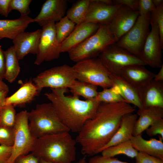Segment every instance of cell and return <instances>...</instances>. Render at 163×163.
<instances>
[{
  "mask_svg": "<svg viewBox=\"0 0 163 163\" xmlns=\"http://www.w3.org/2000/svg\"><path fill=\"white\" fill-rule=\"evenodd\" d=\"M40 92L34 83L28 81L21 84L18 89L5 100V105L21 106L30 103Z\"/></svg>",
  "mask_w": 163,
  "mask_h": 163,
  "instance_id": "obj_25",
  "label": "cell"
},
{
  "mask_svg": "<svg viewBox=\"0 0 163 163\" xmlns=\"http://www.w3.org/2000/svg\"><path fill=\"white\" fill-rule=\"evenodd\" d=\"M156 8L163 4V0H152Z\"/></svg>",
  "mask_w": 163,
  "mask_h": 163,
  "instance_id": "obj_48",
  "label": "cell"
},
{
  "mask_svg": "<svg viewBox=\"0 0 163 163\" xmlns=\"http://www.w3.org/2000/svg\"><path fill=\"white\" fill-rule=\"evenodd\" d=\"M113 87L121 96L125 101L137 107L143 108L137 88L130 84L121 76L110 74Z\"/></svg>",
  "mask_w": 163,
  "mask_h": 163,
  "instance_id": "obj_20",
  "label": "cell"
},
{
  "mask_svg": "<svg viewBox=\"0 0 163 163\" xmlns=\"http://www.w3.org/2000/svg\"><path fill=\"white\" fill-rule=\"evenodd\" d=\"M139 15L138 11L126 6H122L118 10L107 25L117 41L133 27Z\"/></svg>",
  "mask_w": 163,
  "mask_h": 163,
  "instance_id": "obj_14",
  "label": "cell"
},
{
  "mask_svg": "<svg viewBox=\"0 0 163 163\" xmlns=\"http://www.w3.org/2000/svg\"><path fill=\"white\" fill-rule=\"evenodd\" d=\"M151 13L139 15L133 27L116 42L118 46L138 57L150 31Z\"/></svg>",
  "mask_w": 163,
  "mask_h": 163,
  "instance_id": "obj_10",
  "label": "cell"
},
{
  "mask_svg": "<svg viewBox=\"0 0 163 163\" xmlns=\"http://www.w3.org/2000/svg\"><path fill=\"white\" fill-rule=\"evenodd\" d=\"M91 0H79L75 2L66 12V16L78 25L83 22Z\"/></svg>",
  "mask_w": 163,
  "mask_h": 163,
  "instance_id": "obj_28",
  "label": "cell"
},
{
  "mask_svg": "<svg viewBox=\"0 0 163 163\" xmlns=\"http://www.w3.org/2000/svg\"><path fill=\"white\" fill-rule=\"evenodd\" d=\"M41 29L30 32L24 31L12 40L17 56L19 60L27 54H36L41 36Z\"/></svg>",
  "mask_w": 163,
  "mask_h": 163,
  "instance_id": "obj_16",
  "label": "cell"
},
{
  "mask_svg": "<svg viewBox=\"0 0 163 163\" xmlns=\"http://www.w3.org/2000/svg\"><path fill=\"white\" fill-rule=\"evenodd\" d=\"M5 58V78L10 83L16 80L20 71L18 59L13 46L4 51Z\"/></svg>",
  "mask_w": 163,
  "mask_h": 163,
  "instance_id": "obj_26",
  "label": "cell"
},
{
  "mask_svg": "<svg viewBox=\"0 0 163 163\" xmlns=\"http://www.w3.org/2000/svg\"><path fill=\"white\" fill-rule=\"evenodd\" d=\"M72 67L78 80L103 89L113 86L110 74L99 58L82 60L76 62Z\"/></svg>",
  "mask_w": 163,
  "mask_h": 163,
  "instance_id": "obj_6",
  "label": "cell"
},
{
  "mask_svg": "<svg viewBox=\"0 0 163 163\" xmlns=\"http://www.w3.org/2000/svg\"><path fill=\"white\" fill-rule=\"evenodd\" d=\"M145 66L135 65L127 66L123 69L120 76L138 89L144 87L153 79L155 74Z\"/></svg>",
  "mask_w": 163,
  "mask_h": 163,
  "instance_id": "obj_18",
  "label": "cell"
},
{
  "mask_svg": "<svg viewBox=\"0 0 163 163\" xmlns=\"http://www.w3.org/2000/svg\"><path fill=\"white\" fill-rule=\"evenodd\" d=\"M55 23L51 22L42 27L41 36L36 54L35 64L39 65L44 61L58 58L61 53L60 43L56 38Z\"/></svg>",
  "mask_w": 163,
  "mask_h": 163,
  "instance_id": "obj_12",
  "label": "cell"
},
{
  "mask_svg": "<svg viewBox=\"0 0 163 163\" xmlns=\"http://www.w3.org/2000/svg\"><path fill=\"white\" fill-rule=\"evenodd\" d=\"M100 24L83 22L77 25L70 35L60 43L61 53L67 52L94 34Z\"/></svg>",
  "mask_w": 163,
  "mask_h": 163,
  "instance_id": "obj_17",
  "label": "cell"
},
{
  "mask_svg": "<svg viewBox=\"0 0 163 163\" xmlns=\"http://www.w3.org/2000/svg\"><path fill=\"white\" fill-rule=\"evenodd\" d=\"M135 158V163H163V160L141 152H138Z\"/></svg>",
  "mask_w": 163,
  "mask_h": 163,
  "instance_id": "obj_38",
  "label": "cell"
},
{
  "mask_svg": "<svg viewBox=\"0 0 163 163\" xmlns=\"http://www.w3.org/2000/svg\"><path fill=\"white\" fill-rule=\"evenodd\" d=\"M33 18L20 16L14 19H0V39L7 38L12 40L18 34L25 31Z\"/></svg>",
  "mask_w": 163,
  "mask_h": 163,
  "instance_id": "obj_22",
  "label": "cell"
},
{
  "mask_svg": "<svg viewBox=\"0 0 163 163\" xmlns=\"http://www.w3.org/2000/svg\"><path fill=\"white\" fill-rule=\"evenodd\" d=\"M28 126L34 138L69 132L62 123L50 102L39 104L35 109L28 112Z\"/></svg>",
  "mask_w": 163,
  "mask_h": 163,
  "instance_id": "obj_4",
  "label": "cell"
},
{
  "mask_svg": "<svg viewBox=\"0 0 163 163\" xmlns=\"http://www.w3.org/2000/svg\"><path fill=\"white\" fill-rule=\"evenodd\" d=\"M139 116L136 122L133 136L142 134L153 123L163 118V108L151 107L138 109Z\"/></svg>",
  "mask_w": 163,
  "mask_h": 163,
  "instance_id": "obj_23",
  "label": "cell"
},
{
  "mask_svg": "<svg viewBox=\"0 0 163 163\" xmlns=\"http://www.w3.org/2000/svg\"><path fill=\"white\" fill-rule=\"evenodd\" d=\"M11 0H0V14L5 17L10 13L9 8Z\"/></svg>",
  "mask_w": 163,
  "mask_h": 163,
  "instance_id": "obj_44",
  "label": "cell"
},
{
  "mask_svg": "<svg viewBox=\"0 0 163 163\" xmlns=\"http://www.w3.org/2000/svg\"><path fill=\"white\" fill-rule=\"evenodd\" d=\"M75 163H88V162L86 161L85 157H84L80 159Z\"/></svg>",
  "mask_w": 163,
  "mask_h": 163,
  "instance_id": "obj_49",
  "label": "cell"
},
{
  "mask_svg": "<svg viewBox=\"0 0 163 163\" xmlns=\"http://www.w3.org/2000/svg\"><path fill=\"white\" fill-rule=\"evenodd\" d=\"M12 147L0 145V163H7L12 153Z\"/></svg>",
  "mask_w": 163,
  "mask_h": 163,
  "instance_id": "obj_40",
  "label": "cell"
},
{
  "mask_svg": "<svg viewBox=\"0 0 163 163\" xmlns=\"http://www.w3.org/2000/svg\"><path fill=\"white\" fill-rule=\"evenodd\" d=\"M153 80L158 81H163V65L160 68V69L156 74H155Z\"/></svg>",
  "mask_w": 163,
  "mask_h": 163,
  "instance_id": "obj_46",
  "label": "cell"
},
{
  "mask_svg": "<svg viewBox=\"0 0 163 163\" xmlns=\"http://www.w3.org/2000/svg\"><path fill=\"white\" fill-rule=\"evenodd\" d=\"M14 106L5 105L0 111V126L13 128L15 124L17 114Z\"/></svg>",
  "mask_w": 163,
  "mask_h": 163,
  "instance_id": "obj_31",
  "label": "cell"
},
{
  "mask_svg": "<svg viewBox=\"0 0 163 163\" xmlns=\"http://www.w3.org/2000/svg\"><path fill=\"white\" fill-rule=\"evenodd\" d=\"M138 116L137 114L133 113L124 115L117 131L102 151L108 147L130 140L133 136V130Z\"/></svg>",
  "mask_w": 163,
  "mask_h": 163,
  "instance_id": "obj_21",
  "label": "cell"
},
{
  "mask_svg": "<svg viewBox=\"0 0 163 163\" xmlns=\"http://www.w3.org/2000/svg\"><path fill=\"white\" fill-rule=\"evenodd\" d=\"M69 88L72 95L82 96L85 100L95 98L98 93L97 86L77 80Z\"/></svg>",
  "mask_w": 163,
  "mask_h": 163,
  "instance_id": "obj_29",
  "label": "cell"
},
{
  "mask_svg": "<svg viewBox=\"0 0 163 163\" xmlns=\"http://www.w3.org/2000/svg\"><path fill=\"white\" fill-rule=\"evenodd\" d=\"M138 89L143 107L163 108V81L153 79L146 86Z\"/></svg>",
  "mask_w": 163,
  "mask_h": 163,
  "instance_id": "obj_19",
  "label": "cell"
},
{
  "mask_svg": "<svg viewBox=\"0 0 163 163\" xmlns=\"http://www.w3.org/2000/svg\"><path fill=\"white\" fill-rule=\"evenodd\" d=\"M69 132L37 139L31 153L38 159L53 163H72L76 159L77 142Z\"/></svg>",
  "mask_w": 163,
  "mask_h": 163,
  "instance_id": "obj_3",
  "label": "cell"
},
{
  "mask_svg": "<svg viewBox=\"0 0 163 163\" xmlns=\"http://www.w3.org/2000/svg\"><path fill=\"white\" fill-rule=\"evenodd\" d=\"M88 163H130L119 160L117 158L105 157L101 155H97L92 157L87 161Z\"/></svg>",
  "mask_w": 163,
  "mask_h": 163,
  "instance_id": "obj_39",
  "label": "cell"
},
{
  "mask_svg": "<svg viewBox=\"0 0 163 163\" xmlns=\"http://www.w3.org/2000/svg\"><path fill=\"white\" fill-rule=\"evenodd\" d=\"M14 163H39V159L32 153L21 155L15 160Z\"/></svg>",
  "mask_w": 163,
  "mask_h": 163,
  "instance_id": "obj_41",
  "label": "cell"
},
{
  "mask_svg": "<svg viewBox=\"0 0 163 163\" xmlns=\"http://www.w3.org/2000/svg\"><path fill=\"white\" fill-rule=\"evenodd\" d=\"M8 92L7 91H0V111L5 105V100Z\"/></svg>",
  "mask_w": 163,
  "mask_h": 163,
  "instance_id": "obj_45",
  "label": "cell"
},
{
  "mask_svg": "<svg viewBox=\"0 0 163 163\" xmlns=\"http://www.w3.org/2000/svg\"><path fill=\"white\" fill-rule=\"evenodd\" d=\"M156 7L152 0H138V9L139 15H144L151 13Z\"/></svg>",
  "mask_w": 163,
  "mask_h": 163,
  "instance_id": "obj_36",
  "label": "cell"
},
{
  "mask_svg": "<svg viewBox=\"0 0 163 163\" xmlns=\"http://www.w3.org/2000/svg\"><path fill=\"white\" fill-rule=\"evenodd\" d=\"M138 0H113V4L120 5L127 7L131 9L138 11Z\"/></svg>",
  "mask_w": 163,
  "mask_h": 163,
  "instance_id": "obj_42",
  "label": "cell"
},
{
  "mask_svg": "<svg viewBox=\"0 0 163 163\" xmlns=\"http://www.w3.org/2000/svg\"><path fill=\"white\" fill-rule=\"evenodd\" d=\"M116 43L110 46L98 56L110 74L120 76L123 69L127 66L146 65L139 57L118 46Z\"/></svg>",
  "mask_w": 163,
  "mask_h": 163,
  "instance_id": "obj_9",
  "label": "cell"
},
{
  "mask_svg": "<svg viewBox=\"0 0 163 163\" xmlns=\"http://www.w3.org/2000/svg\"><path fill=\"white\" fill-rule=\"evenodd\" d=\"M45 94L57 115L69 131L78 133L95 114L100 103L95 98L82 100L77 95H67L68 88L51 89Z\"/></svg>",
  "mask_w": 163,
  "mask_h": 163,
  "instance_id": "obj_2",
  "label": "cell"
},
{
  "mask_svg": "<svg viewBox=\"0 0 163 163\" xmlns=\"http://www.w3.org/2000/svg\"><path fill=\"white\" fill-rule=\"evenodd\" d=\"M75 25L66 16L55 23L56 35L59 43H61L70 35L74 29Z\"/></svg>",
  "mask_w": 163,
  "mask_h": 163,
  "instance_id": "obj_30",
  "label": "cell"
},
{
  "mask_svg": "<svg viewBox=\"0 0 163 163\" xmlns=\"http://www.w3.org/2000/svg\"><path fill=\"white\" fill-rule=\"evenodd\" d=\"M144 139L142 134L133 136L130 141L133 147L138 152H143L163 160L162 138Z\"/></svg>",
  "mask_w": 163,
  "mask_h": 163,
  "instance_id": "obj_24",
  "label": "cell"
},
{
  "mask_svg": "<svg viewBox=\"0 0 163 163\" xmlns=\"http://www.w3.org/2000/svg\"><path fill=\"white\" fill-rule=\"evenodd\" d=\"M39 163H53L42 159H39Z\"/></svg>",
  "mask_w": 163,
  "mask_h": 163,
  "instance_id": "obj_50",
  "label": "cell"
},
{
  "mask_svg": "<svg viewBox=\"0 0 163 163\" xmlns=\"http://www.w3.org/2000/svg\"><path fill=\"white\" fill-rule=\"evenodd\" d=\"M116 42L108 26L100 24L94 34L69 51V56L70 59L76 63L96 58Z\"/></svg>",
  "mask_w": 163,
  "mask_h": 163,
  "instance_id": "obj_5",
  "label": "cell"
},
{
  "mask_svg": "<svg viewBox=\"0 0 163 163\" xmlns=\"http://www.w3.org/2000/svg\"><path fill=\"white\" fill-rule=\"evenodd\" d=\"M95 99L100 102L114 103L125 102L121 96L112 87L98 92Z\"/></svg>",
  "mask_w": 163,
  "mask_h": 163,
  "instance_id": "obj_32",
  "label": "cell"
},
{
  "mask_svg": "<svg viewBox=\"0 0 163 163\" xmlns=\"http://www.w3.org/2000/svg\"><path fill=\"white\" fill-rule=\"evenodd\" d=\"M122 6L113 4L110 0H91L83 22L108 25Z\"/></svg>",
  "mask_w": 163,
  "mask_h": 163,
  "instance_id": "obj_13",
  "label": "cell"
},
{
  "mask_svg": "<svg viewBox=\"0 0 163 163\" xmlns=\"http://www.w3.org/2000/svg\"><path fill=\"white\" fill-rule=\"evenodd\" d=\"M151 29L146 39L138 57L146 65L153 68H160L162 62V46L158 27L151 15Z\"/></svg>",
  "mask_w": 163,
  "mask_h": 163,
  "instance_id": "obj_11",
  "label": "cell"
},
{
  "mask_svg": "<svg viewBox=\"0 0 163 163\" xmlns=\"http://www.w3.org/2000/svg\"><path fill=\"white\" fill-rule=\"evenodd\" d=\"M138 152L133 147L130 140H129L107 148L101 153V155L105 157H113L119 155H124L133 158Z\"/></svg>",
  "mask_w": 163,
  "mask_h": 163,
  "instance_id": "obj_27",
  "label": "cell"
},
{
  "mask_svg": "<svg viewBox=\"0 0 163 163\" xmlns=\"http://www.w3.org/2000/svg\"><path fill=\"white\" fill-rule=\"evenodd\" d=\"M32 0H11L9 5V12L13 10L18 11L21 16H27L30 12L29 5Z\"/></svg>",
  "mask_w": 163,
  "mask_h": 163,
  "instance_id": "obj_33",
  "label": "cell"
},
{
  "mask_svg": "<svg viewBox=\"0 0 163 163\" xmlns=\"http://www.w3.org/2000/svg\"><path fill=\"white\" fill-rule=\"evenodd\" d=\"M67 7L66 0H47L43 4L33 22L43 27L51 22H56L64 17Z\"/></svg>",
  "mask_w": 163,
  "mask_h": 163,
  "instance_id": "obj_15",
  "label": "cell"
},
{
  "mask_svg": "<svg viewBox=\"0 0 163 163\" xmlns=\"http://www.w3.org/2000/svg\"><path fill=\"white\" fill-rule=\"evenodd\" d=\"M9 88L8 85L2 81L0 80V91H9Z\"/></svg>",
  "mask_w": 163,
  "mask_h": 163,
  "instance_id": "obj_47",
  "label": "cell"
},
{
  "mask_svg": "<svg viewBox=\"0 0 163 163\" xmlns=\"http://www.w3.org/2000/svg\"><path fill=\"white\" fill-rule=\"evenodd\" d=\"M1 39H0V40ZM5 58L4 51L0 45V80L5 78Z\"/></svg>",
  "mask_w": 163,
  "mask_h": 163,
  "instance_id": "obj_43",
  "label": "cell"
},
{
  "mask_svg": "<svg viewBox=\"0 0 163 163\" xmlns=\"http://www.w3.org/2000/svg\"><path fill=\"white\" fill-rule=\"evenodd\" d=\"M135 110L125 102H101L94 116L78 133L75 139L80 145L81 153L92 156L101 153L117 131L123 117Z\"/></svg>",
  "mask_w": 163,
  "mask_h": 163,
  "instance_id": "obj_1",
  "label": "cell"
},
{
  "mask_svg": "<svg viewBox=\"0 0 163 163\" xmlns=\"http://www.w3.org/2000/svg\"><path fill=\"white\" fill-rule=\"evenodd\" d=\"M76 80L73 67L64 64L41 72L33 78V81L40 92L45 88H69Z\"/></svg>",
  "mask_w": 163,
  "mask_h": 163,
  "instance_id": "obj_7",
  "label": "cell"
},
{
  "mask_svg": "<svg viewBox=\"0 0 163 163\" xmlns=\"http://www.w3.org/2000/svg\"><path fill=\"white\" fill-rule=\"evenodd\" d=\"M145 131L147 134L149 136L159 135L163 138V119H158L154 122Z\"/></svg>",
  "mask_w": 163,
  "mask_h": 163,
  "instance_id": "obj_37",
  "label": "cell"
},
{
  "mask_svg": "<svg viewBox=\"0 0 163 163\" xmlns=\"http://www.w3.org/2000/svg\"><path fill=\"white\" fill-rule=\"evenodd\" d=\"M28 112L22 110L17 114L13 129L14 143L11 156L7 163H14L19 156L31 152L36 139L32 135L28 126Z\"/></svg>",
  "mask_w": 163,
  "mask_h": 163,
  "instance_id": "obj_8",
  "label": "cell"
},
{
  "mask_svg": "<svg viewBox=\"0 0 163 163\" xmlns=\"http://www.w3.org/2000/svg\"><path fill=\"white\" fill-rule=\"evenodd\" d=\"M14 140L13 128L0 126V144L7 146L12 147Z\"/></svg>",
  "mask_w": 163,
  "mask_h": 163,
  "instance_id": "obj_34",
  "label": "cell"
},
{
  "mask_svg": "<svg viewBox=\"0 0 163 163\" xmlns=\"http://www.w3.org/2000/svg\"><path fill=\"white\" fill-rule=\"evenodd\" d=\"M158 27L161 43L163 46V4L156 8L151 13Z\"/></svg>",
  "mask_w": 163,
  "mask_h": 163,
  "instance_id": "obj_35",
  "label": "cell"
}]
</instances>
